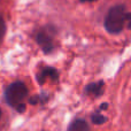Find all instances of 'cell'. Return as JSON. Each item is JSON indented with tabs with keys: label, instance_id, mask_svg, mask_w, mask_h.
<instances>
[{
	"label": "cell",
	"instance_id": "cell-8",
	"mask_svg": "<svg viewBox=\"0 0 131 131\" xmlns=\"http://www.w3.org/2000/svg\"><path fill=\"white\" fill-rule=\"evenodd\" d=\"M5 32H6V24H5V21L0 17V44H1L2 39H4Z\"/></svg>",
	"mask_w": 131,
	"mask_h": 131
},
{
	"label": "cell",
	"instance_id": "cell-11",
	"mask_svg": "<svg viewBox=\"0 0 131 131\" xmlns=\"http://www.w3.org/2000/svg\"><path fill=\"white\" fill-rule=\"evenodd\" d=\"M81 2H92V1H95V0H79Z\"/></svg>",
	"mask_w": 131,
	"mask_h": 131
},
{
	"label": "cell",
	"instance_id": "cell-5",
	"mask_svg": "<svg viewBox=\"0 0 131 131\" xmlns=\"http://www.w3.org/2000/svg\"><path fill=\"white\" fill-rule=\"evenodd\" d=\"M58 77H59V75H58V71L54 68H45V69L40 72L38 79H39V83L43 84L46 78H51V79H53V81H57Z\"/></svg>",
	"mask_w": 131,
	"mask_h": 131
},
{
	"label": "cell",
	"instance_id": "cell-12",
	"mask_svg": "<svg viewBox=\"0 0 131 131\" xmlns=\"http://www.w3.org/2000/svg\"><path fill=\"white\" fill-rule=\"evenodd\" d=\"M100 108H101V109H106V108H107V104H102Z\"/></svg>",
	"mask_w": 131,
	"mask_h": 131
},
{
	"label": "cell",
	"instance_id": "cell-7",
	"mask_svg": "<svg viewBox=\"0 0 131 131\" xmlns=\"http://www.w3.org/2000/svg\"><path fill=\"white\" fill-rule=\"evenodd\" d=\"M92 122L94 124H102V123L107 122V117L100 115V114H94V115H92Z\"/></svg>",
	"mask_w": 131,
	"mask_h": 131
},
{
	"label": "cell",
	"instance_id": "cell-10",
	"mask_svg": "<svg viewBox=\"0 0 131 131\" xmlns=\"http://www.w3.org/2000/svg\"><path fill=\"white\" fill-rule=\"evenodd\" d=\"M127 21L129 22V28L131 29V13H127Z\"/></svg>",
	"mask_w": 131,
	"mask_h": 131
},
{
	"label": "cell",
	"instance_id": "cell-1",
	"mask_svg": "<svg viewBox=\"0 0 131 131\" xmlns=\"http://www.w3.org/2000/svg\"><path fill=\"white\" fill-rule=\"evenodd\" d=\"M127 22V12L123 5H117L111 8L105 20V28L111 34H118L123 30Z\"/></svg>",
	"mask_w": 131,
	"mask_h": 131
},
{
	"label": "cell",
	"instance_id": "cell-9",
	"mask_svg": "<svg viewBox=\"0 0 131 131\" xmlns=\"http://www.w3.org/2000/svg\"><path fill=\"white\" fill-rule=\"evenodd\" d=\"M16 109H17L18 112H24V109H25V105H24V104H18L17 106H16Z\"/></svg>",
	"mask_w": 131,
	"mask_h": 131
},
{
	"label": "cell",
	"instance_id": "cell-13",
	"mask_svg": "<svg viewBox=\"0 0 131 131\" xmlns=\"http://www.w3.org/2000/svg\"><path fill=\"white\" fill-rule=\"evenodd\" d=\"M0 114H1V111H0Z\"/></svg>",
	"mask_w": 131,
	"mask_h": 131
},
{
	"label": "cell",
	"instance_id": "cell-3",
	"mask_svg": "<svg viewBox=\"0 0 131 131\" xmlns=\"http://www.w3.org/2000/svg\"><path fill=\"white\" fill-rule=\"evenodd\" d=\"M37 43L39 44V46L41 47V50L45 53H50L53 50V41L52 38L45 32H39L36 37Z\"/></svg>",
	"mask_w": 131,
	"mask_h": 131
},
{
	"label": "cell",
	"instance_id": "cell-4",
	"mask_svg": "<svg viewBox=\"0 0 131 131\" xmlns=\"http://www.w3.org/2000/svg\"><path fill=\"white\" fill-rule=\"evenodd\" d=\"M104 86H105L104 82L99 81V82H95V83L89 84L85 88V91L88 94L94 95V97H100V95H102V93H104Z\"/></svg>",
	"mask_w": 131,
	"mask_h": 131
},
{
	"label": "cell",
	"instance_id": "cell-2",
	"mask_svg": "<svg viewBox=\"0 0 131 131\" xmlns=\"http://www.w3.org/2000/svg\"><path fill=\"white\" fill-rule=\"evenodd\" d=\"M28 89L22 82H15L10 84L6 90V99L12 106H17L27 97Z\"/></svg>",
	"mask_w": 131,
	"mask_h": 131
},
{
	"label": "cell",
	"instance_id": "cell-6",
	"mask_svg": "<svg viewBox=\"0 0 131 131\" xmlns=\"http://www.w3.org/2000/svg\"><path fill=\"white\" fill-rule=\"evenodd\" d=\"M89 125L86 123L85 120H82V118H78V120H75L71 122V124L68 128V131H89Z\"/></svg>",
	"mask_w": 131,
	"mask_h": 131
}]
</instances>
